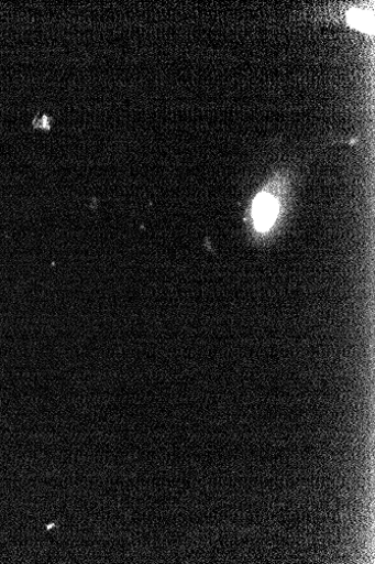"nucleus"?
Masks as SVG:
<instances>
[{
	"label": "nucleus",
	"instance_id": "nucleus-1",
	"mask_svg": "<svg viewBox=\"0 0 375 564\" xmlns=\"http://www.w3.org/2000/svg\"><path fill=\"white\" fill-rule=\"evenodd\" d=\"M279 213V204L269 194L258 195L253 204V220L258 231H266L275 224Z\"/></svg>",
	"mask_w": 375,
	"mask_h": 564
},
{
	"label": "nucleus",
	"instance_id": "nucleus-2",
	"mask_svg": "<svg viewBox=\"0 0 375 564\" xmlns=\"http://www.w3.org/2000/svg\"><path fill=\"white\" fill-rule=\"evenodd\" d=\"M350 24L363 32L372 30V20H368V14L359 10H353L349 14Z\"/></svg>",
	"mask_w": 375,
	"mask_h": 564
}]
</instances>
